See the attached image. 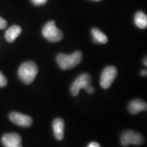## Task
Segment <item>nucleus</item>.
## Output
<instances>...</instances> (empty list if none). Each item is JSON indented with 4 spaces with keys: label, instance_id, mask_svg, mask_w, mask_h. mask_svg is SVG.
<instances>
[{
    "label": "nucleus",
    "instance_id": "f257e3e1",
    "mask_svg": "<svg viewBox=\"0 0 147 147\" xmlns=\"http://www.w3.org/2000/svg\"><path fill=\"white\" fill-rule=\"evenodd\" d=\"M82 59V53L76 51L71 55L60 53L57 56V61L62 69H72L80 63Z\"/></svg>",
    "mask_w": 147,
    "mask_h": 147
},
{
    "label": "nucleus",
    "instance_id": "f03ea898",
    "mask_svg": "<svg viewBox=\"0 0 147 147\" xmlns=\"http://www.w3.org/2000/svg\"><path fill=\"white\" fill-rule=\"evenodd\" d=\"M38 71V65L33 61H26L20 66L18 76L25 84L32 83Z\"/></svg>",
    "mask_w": 147,
    "mask_h": 147
},
{
    "label": "nucleus",
    "instance_id": "7ed1b4c3",
    "mask_svg": "<svg viewBox=\"0 0 147 147\" xmlns=\"http://www.w3.org/2000/svg\"><path fill=\"white\" fill-rule=\"evenodd\" d=\"M42 35L46 39L51 42H57L63 39V32L55 25V21H49L42 29Z\"/></svg>",
    "mask_w": 147,
    "mask_h": 147
},
{
    "label": "nucleus",
    "instance_id": "20e7f679",
    "mask_svg": "<svg viewBox=\"0 0 147 147\" xmlns=\"http://www.w3.org/2000/svg\"><path fill=\"white\" fill-rule=\"evenodd\" d=\"M144 142V138L138 132L127 130L121 134V142L123 146H127L130 144L142 145Z\"/></svg>",
    "mask_w": 147,
    "mask_h": 147
},
{
    "label": "nucleus",
    "instance_id": "39448f33",
    "mask_svg": "<svg viewBox=\"0 0 147 147\" xmlns=\"http://www.w3.org/2000/svg\"><path fill=\"white\" fill-rule=\"evenodd\" d=\"M91 86V77L89 74L84 73L80 74L71 84V93L74 96H76L81 89L87 90Z\"/></svg>",
    "mask_w": 147,
    "mask_h": 147
},
{
    "label": "nucleus",
    "instance_id": "423d86ee",
    "mask_svg": "<svg viewBox=\"0 0 147 147\" xmlns=\"http://www.w3.org/2000/svg\"><path fill=\"white\" fill-rule=\"evenodd\" d=\"M117 75V69L115 66H108L102 71L100 78V85L107 89L112 85Z\"/></svg>",
    "mask_w": 147,
    "mask_h": 147
},
{
    "label": "nucleus",
    "instance_id": "0eeeda50",
    "mask_svg": "<svg viewBox=\"0 0 147 147\" xmlns=\"http://www.w3.org/2000/svg\"><path fill=\"white\" fill-rule=\"evenodd\" d=\"M1 142L5 147H23L21 136L16 133L3 135L1 138Z\"/></svg>",
    "mask_w": 147,
    "mask_h": 147
},
{
    "label": "nucleus",
    "instance_id": "6e6552de",
    "mask_svg": "<svg viewBox=\"0 0 147 147\" xmlns=\"http://www.w3.org/2000/svg\"><path fill=\"white\" fill-rule=\"evenodd\" d=\"M9 117L12 123L21 127H28L33 123V120L30 117L19 113L14 112V113H10Z\"/></svg>",
    "mask_w": 147,
    "mask_h": 147
},
{
    "label": "nucleus",
    "instance_id": "1a4fd4ad",
    "mask_svg": "<svg viewBox=\"0 0 147 147\" xmlns=\"http://www.w3.org/2000/svg\"><path fill=\"white\" fill-rule=\"evenodd\" d=\"M64 121L61 119H56L53 121V128L55 138L58 140H61L64 136Z\"/></svg>",
    "mask_w": 147,
    "mask_h": 147
},
{
    "label": "nucleus",
    "instance_id": "9d476101",
    "mask_svg": "<svg viewBox=\"0 0 147 147\" xmlns=\"http://www.w3.org/2000/svg\"><path fill=\"white\" fill-rule=\"evenodd\" d=\"M128 108L132 115H136V114L140 113V112L146 110L147 105L146 103L144 101L137 99V100L131 101L129 103Z\"/></svg>",
    "mask_w": 147,
    "mask_h": 147
},
{
    "label": "nucleus",
    "instance_id": "9b49d317",
    "mask_svg": "<svg viewBox=\"0 0 147 147\" xmlns=\"http://www.w3.org/2000/svg\"><path fill=\"white\" fill-rule=\"evenodd\" d=\"M21 32L22 29L21 27H19L18 25H12L10 28L7 29V31L5 32V40L8 42L12 43V42H14L16 38H18L20 36Z\"/></svg>",
    "mask_w": 147,
    "mask_h": 147
},
{
    "label": "nucleus",
    "instance_id": "f8f14e48",
    "mask_svg": "<svg viewBox=\"0 0 147 147\" xmlns=\"http://www.w3.org/2000/svg\"><path fill=\"white\" fill-rule=\"evenodd\" d=\"M91 34L93 36V42L97 44H106L108 42V38L100 29L93 28L91 30Z\"/></svg>",
    "mask_w": 147,
    "mask_h": 147
},
{
    "label": "nucleus",
    "instance_id": "ddd939ff",
    "mask_svg": "<svg viewBox=\"0 0 147 147\" xmlns=\"http://www.w3.org/2000/svg\"><path fill=\"white\" fill-rule=\"evenodd\" d=\"M136 25L140 29H146L147 27V16L142 11H139L134 17Z\"/></svg>",
    "mask_w": 147,
    "mask_h": 147
},
{
    "label": "nucleus",
    "instance_id": "4468645a",
    "mask_svg": "<svg viewBox=\"0 0 147 147\" xmlns=\"http://www.w3.org/2000/svg\"><path fill=\"white\" fill-rule=\"evenodd\" d=\"M8 80H7L6 78H5L4 75L0 71V87H5L7 84Z\"/></svg>",
    "mask_w": 147,
    "mask_h": 147
},
{
    "label": "nucleus",
    "instance_id": "2eb2a0df",
    "mask_svg": "<svg viewBox=\"0 0 147 147\" xmlns=\"http://www.w3.org/2000/svg\"><path fill=\"white\" fill-rule=\"evenodd\" d=\"M31 1L34 5L39 6V5H45V3H47L48 0H31Z\"/></svg>",
    "mask_w": 147,
    "mask_h": 147
},
{
    "label": "nucleus",
    "instance_id": "dca6fc26",
    "mask_svg": "<svg viewBox=\"0 0 147 147\" xmlns=\"http://www.w3.org/2000/svg\"><path fill=\"white\" fill-rule=\"evenodd\" d=\"M7 25H8L7 21H5L4 18L0 16V29H5L7 27Z\"/></svg>",
    "mask_w": 147,
    "mask_h": 147
},
{
    "label": "nucleus",
    "instance_id": "f3484780",
    "mask_svg": "<svg viewBox=\"0 0 147 147\" xmlns=\"http://www.w3.org/2000/svg\"><path fill=\"white\" fill-rule=\"evenodd\" d=\"M87 147H101L100 145L98 144L97 142H92L90 143V144L88 145Z\"/></svg>",
    "mask_w": 147,
    "mask_h": 147
},
{
    "label": "nucleus",
    "instance_id": "a211bd4d",
    "mask_svg": "<svg viewBox=\"0 0 147 147\" xmlns=\"http://www.w3.org/2000/svg\"><path fill=\"white\" fill-rule=\"evenodd\" d=\"M86 91H87L88 93H89L90 94H93V93H94V92H95V88L93 87H92V86H91V87L88 88Z\"/></svg>",
    "mask_w": 147,
    "mask_h": 147
},
{
    "label": "nucleus",
    "instance_id": "6ab92c4d",
    "mask_svg": "<svg viewBox=\"0 0 147 147\" xmlns=\"http://www.w3.org/2000/svg\"><path fill=\"white\" fill-rule=\"evenodd\" d=\"M140 74H141V75H142V76H146V74H147L146 70V69H143V70L141 71Z\"/></svg>",
    "mask_w": 147,
    "mask_h": 147
},
{
    "label": "nucleus",
    "instance_id": "aec40b11",
    "mask_svg": "<svg viewBox=\"0 0 147 147\" xmlns=\"http://www.w3.org/2000/svg\"><path fill=\"white\" fill-rule=\"evenodd\" d=\"M144 64L145 65H147V63H146V58H145V59L144 60Z\"/></svg>",
    "mask_w": 147,
    "mask_h": 147
},
{
    "label": "nucleus",
    "instance_id": "412c9836",
    "mask_svg": "<svg viewBox=\"0 0 147 147\" xmlns=\"http://www.w3.org/2000/svg\"><path fill=\"white\" fill-rule=\"evenodd\" d=\"M95 1H100V0H95Z\"/></svg>",
    "mask_w": 147,
    "mask_h": 147
}]
</instances>
